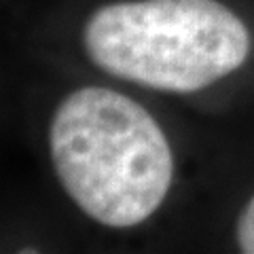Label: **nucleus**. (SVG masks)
<instances>
[{
    "label": "nucleus",
    "instance_id": "nucleus-3",
    "mask_svg": "<svg viewBox=\"0 0 254 254\" xmlns=\"http://www.w3.org/2000/svg\"><path fill=\"white\" fill-rule=\"evenodd\" d=\"M237 246L246 254H254V195L237 220Z\"/></svg>",
    "mask_w": 254,
    "mask_h": 254
},
{
    "label": "nucleus",
    "instance_id": "nucleus-1",
    "mask_svg": "<svg viewBox=\"0 0 254 254\" xmlns=\"http://www.w3.org/2000/svg\"><path fill=\"white\" fill-rule=\"evenodd\" d=\"M49 148L70 199L110 229L153 216L174 178L172 148L159 123L136 100L106 87H83L62 102Z\"/></svg>",
    "mask_w": 254,
    "mask_h": 254
},
{
    "label": "nucleus",
    "instance_id": "nucleus-2",
    "mask_svg": "<svg viewBox=\"0 0 254 254\" xmlns=\"http://www.w3.org/2000/svg\"><path fill=\"white\" fill-rule=\"evenodd\" d=\"M89 60L117 78L193 93L248 60L250 34L216 0H131L100 6L85 23Z\"/></svg>",
    "mask_w": 254,
    "mask_h": 254
}]
</instances>
